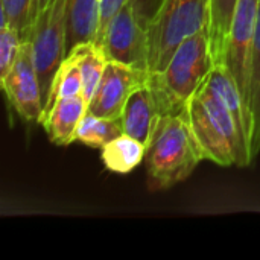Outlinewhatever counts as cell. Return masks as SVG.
<instances>
[{"label": "cell", "instance_id": "cell-1", "mask_svg": "<svg viewBox=\"0 0 260 260\" xmlns=\"http://www.w3.org/2000/svg\"><path fill=\"white\" fill-rule=\"evenodd\" d=\"M206 160L184 113L161 116L145 154L146 184L151 192L168 190L187 180Z\"/></svg>", "mask_w": 260, "mask_h": 260}, {"label": "cell", "instance_id": "cell-2", "mask_svg": "<svg viewBox=\"0 0 260 260\" xmlns=\"http://www.w3.org/2000/svg\"><path fill=\"white\" fill-rule=\"evenodd\" d=\"M184 113L206 160L222 168L253 163L248 142L236 120L204 82L189 99Z\"/></svg>", "mask_w": 260, "mask_h": 260}, {"label": "cell", "instance_id": "cell-3", "mask_svg": "<svg viewBox=\"0 0 260 260\" xmlns=\"http://www.w3.org/2000/svg\"><path fill=\"white\" fill-rule=\"evenodd\" d=\"M213 66L215 58L209 29L186 38L163 70L149 72L148 85L152 90L160 114L181 113Z\"/></svg>", "mask_w": 260, "mask_h": 260}, {"label": "cell", "instance_id": "cell-4", "mask_svg": "<svg viewBox=\"0 0 260 260\" xmlns=\"http://www.w3.org/2000/svg\"><path fill=\"white\" fill-rule=\"evenodd\" d=\"M209 14L210 0H163L146 27L149 72L163 70L186 38L209 29Z\"/></svg>", "mask_w": 260, "mask_h": 260}, {"label": "cell", "instance_id": "cell-5", "mask_svg": "<svg viewBox=\"0 0 260 260\" xmlns=\"http://www.w3.org/2000/svg\"><path fill=\"white\" fill-rule=\"evenodd\" d=\"M67 0H50L30 29L34 62L46 105L53 78L67 56Z\"/></svg>", "mask_w": 260, "mask_h": 260}, {"label": "cell", "instance_id": "cell-6", "mask_svg": "<svg viewBox=\"0 0 260 260\" xmlns=\"http://www.w3.org/2000/svg\"><path fill=\"white\" fill-rule=\"evenodd\" d=\"M260 0H239L235 18L232 23L224 66L232 73L235 82L239 87L244 104L250 114V70H251V52L256 35V24L259 15ZM251 120V119H250Z\"/></svg>", "mask_w": 260, "mask_h": 260}, {"label": "cell", "instance_id": "cell-7", "mask_svg": "<svg viewBox=\"0 0 260 260\" xmlns=\"http://www.w3.org/2000/svg\"><path fill=\"white\" fill-rule=\"evenodd\" d=\"M148 82L149 70L108 61L101 82L88 104V113L99 117L119 119L128 98L140 87L148 85Z\"/></svg>", "mask_w": 260, "mask_h": 260}, {"label": "cell", "instance_id": "cell-8", "mask_svg": "<svg viewBox=\"0 0 260 260\" xmlns=\"http://www.w3.org/2000/svg\"><path fill=\"white\" fill-rule=\"evenodd\" d=\"M0 84L9 104L21 119L40 122L44 111V101L34 62L30 40H24L21 43L17 61L11 72L0 79Z\"/></svg>", "mask_w": 260, "mask_h": 260}, {"label": "cell", "instance_id": "cell-9", "mask_svg": "<svg viewBox=\"0 0 260 260\" xmlns=\"http://www.w3.org/2000/svg\"><path fill=\"white\" fill-rule=\"evenodd\" d=\"M101 49L108 61H117L137 69L149 70L146 27L134 14L129 2L110 23Z\"/></svg>", "mask_w": 260, "mask_h": 260}, {"label": "cell", "instance_id": "cell-10", "mask_svg": "<svg viewBox=\"0 0 260 260\" xmlns=\"http://www.w3.org/2000/svg\"><path fill=\"white\" fill-rule=\"evenodd\" d=\"M88 113V101L82 94L70 96L55 102L40 119L49 140L58 146H67L75 142V133L79 122Z\"/></svg>", "mask_w": 260, "mask_h": 260}, {"label": "cell", "instance_id": "cell-11", "mask_svg": "<svg viewBox=\"0 0 260 260\" xmlns=\"http://www.w3.org/2000/svg\"><path fill=\"white\" fill-rule=\"evenodd\" d=\"M161 114L149 85L136 90L126 101L120 120L123 133L148 145Z\"/></svg>", "mask_w": 260, "mask_h": 260}, {"label": "cell", "instance_id": "cell-12", "mask_svg": "<svg viewBox=\"0 0 260 260\" xmlns=\"http://www.w3.org/2000/svg\"><path fill=\"white\" fill-rule=\"evenodd\" d=\"M99 0H67V55L82 43L96 38Z\"/></svg>", "mask_w": 260, "mask_h": 260}, {"label": "cell", "instance_id": "cell-13", "mask_svg": "<svg viewBox=\"0 0 260 260\" xmlns=\"http://www.w3.org/2000/svg\"><path fill=\"white\" fill-rule=\"evenodd\" d=\"M145 154L146 145L123 133L102 148L101 157L110 172L128 174L145 160Z\"/></svg>", "mask_w": 260, "mask_h": 260}, {"label": "cell", "instance_id": "cell-14", "mask_svg": "<svg viewBox=\"0 0 260 260\" xmlns=\"http://www.w3.org/2000/svg\"><path fill=\"white\" fill-rule=\"evenodd\" d=\"M239 0H210L209 34L215 64H222L227 49V41L235 18Z\"/></svg>", "mask_w": 260, "mask_h": 260}, {"label": "cell", "instance_id": "cell-15", "mask_svg": "<svg viewBox=\"0 0 260 260\" xmlns=\"http://www.w3.org/2000/svg\"><path fill=\"white\" fill-rule=\"evenodd\" d=\"M72 52L76 55L78 64H79V72H81V79H82V96L90 104L101 82V78L104 75L108 59L104 50L94 41L78 44Z\"/></svg>", "mask_w": 260, "mask_h": 260}, {"label": "cell", "instance_id": "cell-16", "mask_svg": "<svg viewBox=\"0 0 260 260\" xmlns=\"http://www.w3.org/2000/svg\"><path fill=\"white\" fill-rule=\"evenodd\" d=\"M123 134L122 120L99 117L87 113L78 125L75 133V142H79L90 148H104L108 142Z\"/></svg>", "mask_w": 260, "mask_h": 260}, {"label": "cell", "instance_id": "cell-17", "mask_svg": "<svg viewBox=\"0 0 260 260\" xmlns=\"http://www.w3.org/2000/svg\"><path fill=\"white\" fill-rule=\"evenodd\" d=\"M250 119H251V140L250 154L251 160L260 152V5L256 35L251 52V70H250Z\"/></svg>", "mask_w": 260, "mask_h": 260}, {"label": "cell", "instance_id": "cell-18", "mask_svg": "<svg viewBox=\"0 0 260 260\" xmlns=\"http://www.w3.org/2000/svg\"><path fill=\"white\" fill-rule=\"evenodd\" d=\"M76 94H82V79H81L78 58L72 52L64 58V61L61 62V66L53 78L43 114L47 113L50 110V107L55 102H58L59 99L76 96Z\"/></svg>", "mask_w": 260, "mask_h": 260}, {"label": "cell", "instance_id": "cell-19", "mask_svg": "<svg viewBox=\"0 0 260 260\" xmlns=\"http://www.w3.org/2000/svg\"><path fill=\"white\" fill-rule=\"evenodd\" d=\"M2 23L12 26L21 37V41L30 35V9L32 0H0Z\"/></svg>", "mask_w": 260, "mask_h": 260}, {"label": "cell", "instance_id": "cell-20", "mask_svg": "<svg viewBox=\"0 0 260 260\" xmlns=\"http://www.w3.org/2000/svg\"><path fill=\"white\" fill-rule=\"evenodd\" d=\"M20 34L9 24H0V79L12 69L21 47Z\"/></svg>", "mask_w": 260, "mask_h": 260}, {"label": "cell", "instance_id": "cell-21", "mask_svg": "<svg viewBox=\"0 0 260 260\" xmlns=\"http://www.w3.org/2000/svg\"><path fill=\"white\" fill-rule=\"evenodd\" d=\"M129 0H99V15H98V30L94 43L101 47L105 32L114 17L128 5Z\"/></svg>", "mask_w": 260, "mask_h": 260}, {"label": "cell", "instance_id": "cell-22", "mask_svg": "<svg viewBox=\"0 0 260 260\" xmlns=\"http://www.w3.org/2000/svg\"><path fill=\"white\" fill-rule=\"evenodd\" d=\"M161 2L163 0H129V5L133 6V11L140 20V23L148 27V24L157 14Z\"/></svg>", "mask_w": 260, "mask_h": 260}, {"label": "cell", "instance_id": "cell-23", "mask_svg": "<svg viewBox=\"0 0 260 260\" xmlns=\"http://www.w3.org/2000/svg\"><path fill=\"white\" fill-rule=\"evenodd\" d=\"M50 3V0H32V9H30V29L34 26V21L37 17L44 11V8Z\"/></svg>", "mask_w": 260, "mask_h": 260}]
</instances>
